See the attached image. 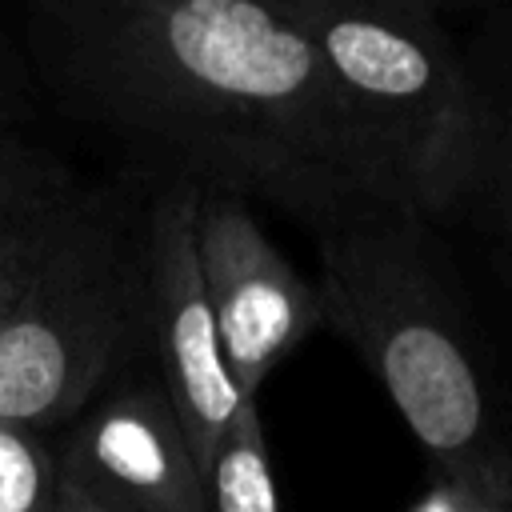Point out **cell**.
Here are the masks:
<instances>
[{"instance_id": "obj_1", "label": "cell", "mask_w": 512, "mask_h": 512, "mask_svg": "<svg viewBox=\"0 0 512 512\" xmlns=\"http://www.w3.org/2000/svg\"><path fill=\"white\" fill-rule=\"evenodd\" d=\"M52 48L64 96L180 176L264 196L312 232L404 208L376 136L272 0H64Z\"/></svg>"}, {"instance_id": "obj_13", "label": "cell", "mask_w": 512, "mask_h": 512, "mask_svg": "<svg viewBox=\"0 0 512 512\" xmlns=\"http://www.w3.org/2000/svg\"><path fill=\"white\" fill-rule=\"evenodd\" d=\"M368 4H388V8H408V12H424V16H436V20H444L448 12H460V8H472L476 0H368Z\"/></svg>"}, {"instance_id": "obj_2", "label": "cell", "mask_w": 512, "mask_h": 512, "mask_svg": "<svg viewBox=\"0 0 512 512\" xmlns=\"http://www.w3.org/2000/svg\"><path fill=\"white\" fill-rule=\"evenodd\" d=\"M420 224L416 212L376 208L316 228L324 324L360 352L444 484L512 496L484 380L432 276Z\"/></svg>"}, {"instance_id": "obj_15", "label": "cell", "mask_w": 512, "mask_h": 512, "mask_svg": "<svg viewBox=\"0 0 512 512\" xmlns=\"http://www.w3.org/2000/svg\"><path fill=\"white\" fill-rule=\"evenodd\" d=\"M424 512H460V496H456V488L444 484V488L424 504Z\"/></svg>"}, {"instance_id": "obj_10", "label": "cell", "mask_w": 512, "mask_h": 512, "mask_svg": "<svg viewBox=\"0 0 512 512\" xmlns=\"http://www.w3.org/2000/svg\"><path fill=\"white\" fill-rule=\"evenodd\" d=\"M60 460L36 428L0 420V512H56Z\"/></svg>"}, {"instance_id": "obj_7", "label": "cell", "mask_w": 512, "mask_h": 512, "mask_svg": "<svg viewBox=\"0 0 512 512\" xmlns=\"http://www.w3.org/2000/svg\"><path fill=\"white\" fill-rule=\"evenodd\" d=\"M60 472L120 512H212L208 480L164 388H132L100 404Z\"/></svg>"}, {"instance_id": "obj_8", "label": "cell", "mask_w": 512, "mask_h": 512, "mask_svg": "<svg viewBox=\"0 0 512 512\" xmlns=\"http://www.w3.org/2000/svg\"><path fill=\"white\" fill-rule=\"evenodd\" d=\"M92 188L52 156L20 136L0 140V328L56 252Z\"/></svg>"}, {"instance_id": "obj_11", "label": "cell", "mask_w": 512, "mask_h": 512, "mask_svg": "<svg viewBox=\"0 0 512 512\" xmlns=\"http://www.w3.org/2000/svg\"><path fill=\"white\" fill-rule=\"evenodd\" d=\"M488 176H496V184H500L504 224H508V236H512V108L500 116V132H496V152H492ZM488 176H484V180H488Z\"/></svg>"}, {"instance_id": "obj_12", "label": "cell", "mask_w": 512, "mask_h": 512, "mask_svg": "<svg viewBox=\"0 0 512 512\" xmlns=\"http://www.w3.org/2000/svg\"><path fill=\"white\" fill-rule=\"evenodd\" d=\"M56 512H120V508H116V504H108V500H100L96 492H88L84 484H76V480H68V476L60 472Z\"/></svg>"}, {"instance_id": "obj_14", "label": "cell", "mask_w": 512, "mask_h": 512, "mask_svg": "<svg viewBox=\"0 0 512 512\" xmlns=\"http://www.w3.org/2000/svg\"><path fill=\"white\" fill-rule=\"evenodd\" d=\"M456 496H460V512H512L508 492H464V488H456Z\"/></svg>"}, {"instance_id": "obj_16", "label": "cell", "mask_w": 512, "mask_h": 512, "mask_svg": "<svg viewBox=\"0 0 512 512\" xmlns=\"http://www.w3.org/2000/svg\"><path fill=\"white\" fill-rule=\"evenodd\" d=\"M4 120H8V88H4V76H0V140L8 136L4 132Z\"/></svg>"}, {"instance_id": "obj_6", "label": "cell", "mask_w": 512, "mask_h": 512, "mask_svg": "<svg viewBox=\"0 0 512 512\" xmlns=\"http://www.w3.org/2000/svg\"><path fill=\"white\" fill-rule=\"evenodd\" d=\"M196 248L232 376L256 396L264 376L324 324L320 288L280 256L232 188L200 184Z\"/></svg>"}, {"instance_id": "obj_3", "label": "cell", "mask_w": 512, "mask_h": 512, "mask_svg": "<svg viewBox=\"0 0 512 512\" xmlns=\"http://www.w3.org/2000/svg\"><path fill=\"white\" fill-rule=\"evenodd\" d=\"M376 136L404 208L432 220L488 176L500 120L444 24L368 0H272Z\"/></svg>"}, {"instance_id": "obj_5", "label": "cell", "mask_w": 512, "mask_h": 512, "mask_svg": "<svg viewBox=\"0 0 512 512\" xmlns=\"http://www.w3.org/2000/svg\"><path fill=\"white\" fill-rule=\"evenodd\" d=\"M200 180L180 176L160 188L144 216L148 248V336L160 356L164 392L184 424L192 456L208 480L216 444L248 400L232 376L220 324L208 300L196 248Z\"/></svg>"}, {"instance_id": "obj_4", "label": "cell", "mask_w": 512, "mask_h": 512, "mask_svg": "<svg viewBox=\"0 0 512 512\" xmlns=\"http://www.w3.org/2000/svg\"><path fill=\"white\" fill-rule=\"evenodd\" d=\"M144 216L132 220L112 188L88 192L0 328V420L40 432L76 416L148 336Z\"/></svg>"}, {"instance_id": "obj_9", "label": "cell", "mask_w": 512, "mask_h": 512, "mask_svg": "<svg viewBox=\"0 0 512 512\" xmlns=\"http://www.w3.org/2000/svg\"><path fill=\"white\" fill-rule=\"evenodd\" d=\"M208 500H212V512H280L256 396L240 404V412L232 416V424L216 444V456L208 468Z\"/></svg>"}]
</instances>
